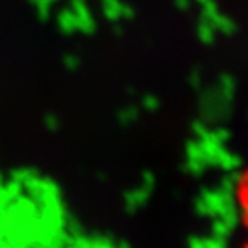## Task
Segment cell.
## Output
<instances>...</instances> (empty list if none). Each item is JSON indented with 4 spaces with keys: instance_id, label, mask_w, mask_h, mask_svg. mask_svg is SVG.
<instances>
[{
    "instance_id": "6da1fadb",
    "label": "cell",
    "mask_w": 248,
    "mask_h": 248,
    "mask_svg": "<svg viewBox=\"0 0 248 248\" xmlns=\"http://www.w3.org/2000/svg\"><path fill=\"white\" fill-rule=\"evenodd\" d=\"M234 200H235L237 211H239V216H240L242 227H244L245 235L248 239V168H245L239 174V177H237L235 187H234ZM247 245H248V240H247Z\"/></svg>"
}]
</instances>
